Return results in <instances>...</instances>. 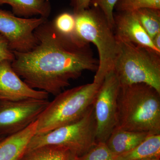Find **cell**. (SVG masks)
<instances>
[{
    "label": "cell",
    "instance_id": "603a6c76",
    "mask_svg": "<svg viewBox=\"0 0 160 160\" xmlns=\"http://www.w3.org/2000/svg\"><path fill=\"white\" fill-rule=\"evenodd\" d=\"M92 0H71L70 6L73 9V14H77L88 9Z\"/></svg>",
    "mask_w": 160,
    "mask_h": 160
},
{
    "label": "cell",
    "instance_id": "6da1fadb",
    "mask_svg": "<svg viewBox=\"0 0 160 160\" xmlns=\"http://www.w3.org/2000/svg\"><path fill=\"white\" fill-rule=\"evenodd\" d=\"M37 45L31 50L13 51L15 71L31 88L56 96L83 72L97 71L98 60L90 43L60 33L48 20L36 29Z\"/></svg>",
    "mask_w": 160,
    "mask_h": 160
},
{
    "label": "cell",
    "instance_id": "3957f363",
    "mask_svg": "<svg viewBox=\"0 0 160 160\" xmlns=\"http://www.w3.org/2000/svg\"><path fill=\"white\" fill-rule=\"evenodd\" d=\"M74 36L96 46L99 55L98 67L93 82L101 84L106 74L113 70L118 51L117 39L102 12L99 8L90 6L74 14Z\"/></svg>",
    "mask_w": 160,
    "mask_h": 160
},
{
    "label": "cell",
    "instance_id": "9a60e30c",
    "mask_svg": "<svg viewBox=\"0 0 160 160\" xmlns=\"http://www.w3.org/2000/svg\"><path fill=\"white\" fill-rule=\"evenodd\" d=\"M160 158V134L150 135L130 151L117 155L115 160H137Z\"/></svg>",
    "mask_w": 160,
    "mask_h": 160
},
{
    "label": "cell",
    "instance_id": "277c9868",
    "mask_svg": "<svg viewBox=\"0 0 160 160\" xmlns=\"http://www.w3.org/2000/svg\"><path fill=\"white\" fill-rule=\"evenodd\" d=\"M101 85L93 82L55 96L38 119L35 135L45 134L82 119L93 104Z\"/></svg>",
    "mask_w": 160,
    "mask_h": 160
},
{
    "label": "cell",
    "instance_id": "ffe728a7",
    "mask_svg": "<svg viewBox=\"0 0 160 160\" xmlns=\"http://www.w3.org/2000/svg\"><path fill=\"white\" fill-rule=\"evenodd\" d=\"M116 156L112 153L105 142H97L79 160H115Z\"/></svg>",
    "mask_w": 160,
    "mask_h": 160
},
{
    "label": "cell",
    "instance_id": "44dd1931",
    "mask_svg": "<svg viewBox=\"0 0 160 160\" xmlns=\"http://www.w3.org/2000/svg\"><path fill=\"white\" fill-rule=\"evenodd\" d=\"M118 0H92L90 6L99 8L102 12L110 26L113 29L114 11Z\"/></svg>",
    "mask_w": 160,
    "mask_h": 160
},
{
    "label": "cell",
    "instance_id": "9c48e42d",
    "mask_svg": "<svg viewBox=\"0 0 160 160\" xmlns=\"http://www.w3.org/2000/svg\"><path fill=\"white\" fill-rule=\"evenodd\" d=\"M47 20L42 17H18L11 12L0 9V33L12 51L27 52L37 45L35 30Z\"/></svg>",
    "mask_w": 160,
    "mask_h": 160
},
{
    "label": "cell",
    "instance_id": "5bb4252c",
    "mask_svg": "<svg viewBox=\"0 0 160 160\" xmlns=\"http://www.w3.org/2000/svg\"><path fill=\"white\" fill-rule=\"evenodd\" d=\"M4 4L11 6L12 13L20 18L40 16L47 19L51 12L49 0H0V6Z\"/></svg>",
    "mask_w": 160,
    "mask_h": 160
},
{
    "label": "cell",
    "instance_id": "8fae6325",
    "mask_svg": "<svg viewBox=\"0 0 160 160\" xmlns=\"http://www.w3.org/2000/svg\"><path fill=\"white\" fill-rule=\"evenodd\" d=\"M113 30L117 38L160 53V51L155 47L152 40L140 24L134 12H114Z\"/></svg>",
    "mask_w": 160,
    "mask_h": 160
},
{
    "label": "cell",
    "instance_id": "30bf717a",
    "mask_svg": "<svg viewBox=\"0 0 160 160\" xmlns=\"http://www.w3.org/2000/svg\"><path fill=\"white\" fill-rule=\"evenodd\" d=\"M8 60L0 61V100H48L49 94L29 87L16 72Z\"/></svg>",
    "mask_w": 160,
    "mask_h": 160
},
{
    "label": "cell",
    "instance_id": "4fadbf2b",
    "mask_svg": "<svg viewBox=\"0 0 160 160\" xmlns=\"http://www.w3.org/2000/svg\"><path fill=\"white\" fill-rule=\"evenodd\" d=\"M149 135L146 132L114 128L106 143L112 153L119 155L134 149Z\"/></svg>",
    "mask_w": 160,
    "mask_h": 160
},
{
    "label": "cell",
    "instance_id": "7402d4cb",
    "mask_svg": "<svg viewBox=\"0 0 160 160\" xmlns=\"http://www.w3.org/2000/svg\"><path fill=\"white\" fill-rule=\"evenodd\" d=\"M14 58L13 51L10 49L8 41L0 33V61L8 60L12 62Z\"/></svg>",
    "mask_w": 160,
    "mask_h": 160
},
{
    "label": "cell",
    "instance_id": "d6986e66",
    "mask_svg": "<svg viewBox=\"0 0 160 160\" xmlns=\"http://www.w3.org/2000/svg\"><path fill=\"white\" fill-rule=\"evenodd\" d=\"M52 22L56 29L62 34L67 36L74 35L76 23L73 13L63 12Z\"/></svg>",
    "mask_w": 160,
    "mask_h": 160
},
{
    "label": "cell",
    "instance_id": "7a4b0ae2",
    "mask_svg": "<svg viewBox=\"0 0 160 160\" xmlns=\"http://www.w3.org/2000/svg\"><path fill=\"white\" fill-rule=\"evenodd\" d=\"M115 128L160 134V92L142 83L121 86Z\"/></svg>",
    "mask_w": 160,
    "mask_h": 160
},
{
    "label": "cell",
    "instance_id": "2e32d148",
    "mask_svg": "<svg viewBox=\"0 0 160 160\" xmlns=\"http://www.w3.org/2000/svg\"><path fill=\"white\" fill-rule=\"evenodd\" d=\"M71 154L64 147L48 145L26 150L18 160H67Z\"/></svg>",
    "mask_w": 160,
    "mask_h": 160
},
{
    "label": "cell",
    "instance_id": "4316f807",
    "mask_svg": "<svg viewBox=\"0 0 160 160\" xmlns=\"http://www.w3.org/2000/svg\"><path fill=\"white\" fill-rule=\"evenodd\" d=\"M1 138L0 137V141H1L3 138Z\"/></svg>",
    "mask_w": 160,
    "mask_h": 160
},
{
    "label": "cell",
    "instance_id": "5b68a950",
    "mask_svg": "<svg viewBox=\"0 0 160 160\" xmlns=\"http://www.w3.org/2000/svg\"><path fill=\"white\" fill-rule=\"evenodd\" d=\"M117 39L118 51L113 70L121 86L142 83L160 92V53Z\"/></svg>",
    "mask_w": 160,
    "mask_h": 160
},
{
    "label": "cell",
    "instance_id": "d4e9b609",
    "mask_svg": "<svg viewBox=\"0 0 160 160\" xmlns=\"http://www.w3.org/2000/svg\"><path fill=\"white\" fill-rule=\"evenodd\" d=\"M67 160H79L78 157L75 155L71 154Z\"/></svg>",
    "mask_w": 160,
    "mask_h": 160
},
{
    "label": "cell",
    "instance_id": "52a82bcc",
    "mask_svg": "<svg viewBox=\"0 0 160 160\" xmlns=\"http://www.w3.org/2000/svg\"><path fill=\"white\" fill-rule=\"evenodd\" d=\"M121 86L113 70L101 83L93 103L97 125V142H105L116 125L118 94Z\"/></svg>",
    "mask_w": 160,
    "mask_h": 160
},
{
    "label": "cell",
    "instance_id": "e0dca14e",
    "mask_svg": "<svg viewBox=\"0 0 160 160\" xmlns=\"http://www.w3.org/2000/svg\"><path fill=\"white\" fill-rule=\"evenodd\" d=\"M134 12L140 24L152 40L160 32V9L142 8Z\"/></svg>",
    "mask_w": 160,
    "mask_h": 160
},
{
    "label": "cell",
    "instance_id": "ac0fdd59",
    "mask_svg": "<svg viewBox=\"0 0 160 160\" xmlns=\"http://www.w3.org/2000/svg\"><path fill=\"white\" fill-rule=\"evenodd\" d=\"M147 8L160 9V0H118L114 9L117 12H134Z\"/></svg>",
    "mask_w": 160,
    "mask_h": 160
},
{
    "label": "cell",
    "instance_id": "ba28073f",
    "mask_svg": "<svg viewBox=\"0 0 160 160\" xmlns=\"http://www.w3.org/2000/svg\"><path fill=\"white\" fill-rule=\"evenodd\" d=\"M48 100H0V137L22 131L37 121L48 106Z\"/></svg>",
    "mask_w": 160,
    "mask_h": 160
},
{
    "label": "cell",
    "instance_id": "484cf974",
    "mask_svg": "<svg viewBox=\"0 0 160 160\" xmlns=\"http://www.w3.org/2000/svg\"><path fill=\"white\" fill-rule=\"evenodd\" d=\"M137 160H160V158H152L143 159Z\"/></svg>",
    "mask_w": 160,
    "mask_h": 160
},
{
    "label": "cell",
    "instance_id": "cb8c5ba5",
    "mask_svg": "<svg viewBox=\"0 0 160 160\" xmlns=\"http://www.w3.org/2000/svg\"><path fill=\"white\" fill-rule=\"evenodd\" d=\"M152 41L155 47L160 51V32L155 36Z\"/></svg>",
    "mask_w": 160,
    "mask_h": 160
},
{
    "label": "cell",
    "instance_id": "8992f818",
    "mask_svg": "<svg viewBox=\"0 0 160 160\" xmlns=\"http://www.w3.org/2000/svg\"><path fill=\"white\" fill-rule=\"evenodd\" d=\"M97 125L93 104L78 122L45 133L35 135L26 150L41 146H57L68 149L72 154L82 156L97 144Z\"/></svg>",
    "mask_w": 160,
    "mask_h": 160
},
{
    "label": "cell",
    "instance_id": "7c38bea8",
    "mask_svg": "<svg viewBox=\"0 0 160 160\" xmlns=\"http://www.w3.org/2000/svg\"><path fill=\"white\" fill-rule=\"evenodd\" d=\"M37 125L38 120L22 131L0 141V160H18L36 134Z\"/></svg>",
    "mask_w": 160,
    "mask_h": 160
}]
</instances>
